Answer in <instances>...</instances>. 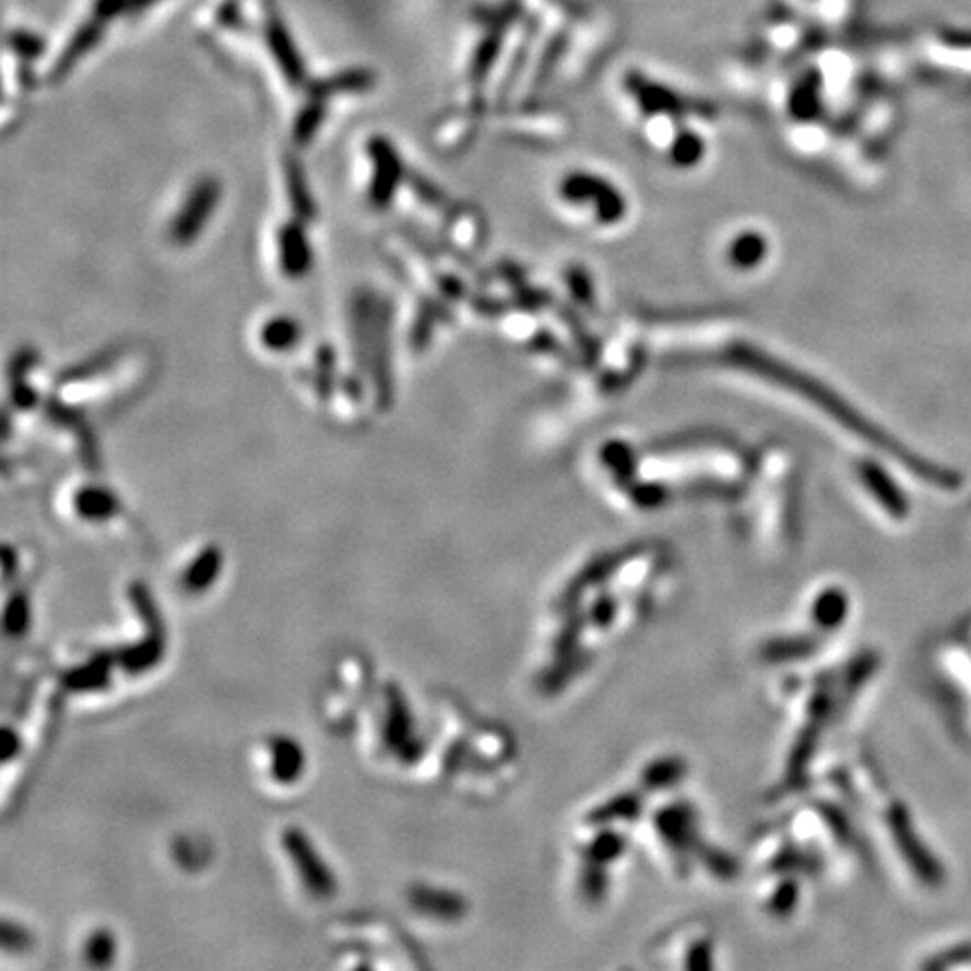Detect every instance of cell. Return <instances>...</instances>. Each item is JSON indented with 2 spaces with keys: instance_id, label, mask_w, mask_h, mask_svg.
I'll list each match as a JSON object with an SVG mask.
<instances>
[{
  "instance_id": "6da1fadb",
  "label": "cell",
  "mask_w": 971,
  "mask_h": 971,
  "mask_svg": "<svg viewBox=\"0 0 971 971\" xmlns=\"http://www.w3.org/2000/svg\"><path fill=\"white\" fill-rule=\"evenodd\" d=\"M265 42H268L270 50H273L284 74L293 84H299L301 74H304V66H301L299 52L291 38V32L286 29V25L282 23V19L277 14H270L265 21Z\"/></svg>"
},
{
  "instance_id": "7a4b0ae2",
  "label": "cell",
  "mask_w": 971,
  "mask_h": 971,
  "mask_svg": "<svg viewBox=\"0 0 971 971\" xmlns=\"http://www.w3.org/2000/svg\"><path fill=\"white\" fill-rule=\"evenodd\" d=\"M102 23L104 21L97 19V21H88L84 27H80V32L72 36V42L66 46L63 55L59 57L52 74H57V76L66 74V70H70L88 50H93L97 46V42L102 38V32H104Z\"/></svg>"
},
{
  "instance_id": "3957f363",
  "label": "cell",
  "mask_w": 971,
  "mask_h": 971,
  "mask_svg": "<svg viewBox=\"0 0 971 971\" xmlns=\"http://www.w3.org/2000/svg\"><path fill=\"white\" fill-rule=\"evenodd\" d=\"M261 340L273 352H284V348H288L297 340V327L291 320H273L270 327L263 329Z\"/></svg>"
},
{
  "instance_id": "277c9868",
  "label": "cell",
  "mask_w": 971,
  "mask_h": 971,
  "mask_svg": "<svg viewBox=\"0 0 971 971\" xmlns=\"http://www.w3.org/2000/svg\"><path fill=\"white\" fill-rule=\"evenodd\" d=\"M10 46L19 57H27V59H36L38 55L44 52V42L32 32H12L10 34Z\"/></svg>"
},
{
  "instance_id": "5b68a950",
  "label": "cell",
  "mask_w": 971,
  "mask_h": 971,
  "mask_svg": "<svg viewBox=\"0 0 971 971\" xmlns=\"http://www.w3.org/2000/svg\"><path fill=\"white\" fill-rule=\"evenodd\" d=\"M129 5H131V0H97L95 14H97V19L108 21V19H113V16L122 14Z\"/></svg>"
},
{
  "instance_id": "8992f818",
  "label": "cell",
  "mask_w": 971,
  "mask_h": 971,
  "mask_svg": "<svg viewBox=\"0 0 971 971\" xmlns=\"http://www.w3.org/2000/svg\"><path fill=\"white\" fill-rule=\"evenodd\" d=\"M151 3H155V0H131V5H135V8H144Z\"/></svg>"
}]
</instances>
